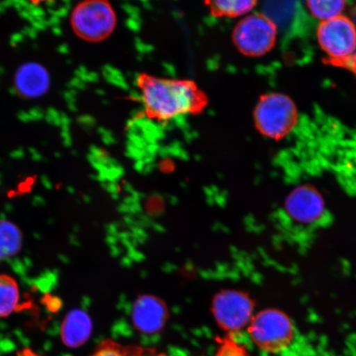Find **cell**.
Listing matches in <instances>:
<instances>
[{
  "mask_svg": "<svg viewBox=\"0 0 356 356\" xmlns=\"http://www.w3.org/2000/svg\"><path fill=\"white\" fill-rule=\"evenodd\" d=\"M92 331L90 317L81 309L70 311L62 322L61 341L70 348H78L86 344Z\"/></svg>",
  "mask_w": 356,
  "mask_h": 356,
  "instance_id": "11",
  "label": "cell"
},
{
  "mask_svg": "<svg viewBox=\"0 0 356 356\" xmlns=\"http://www.w3.org/2000/svg\"><path fill=\"white\" fill-rule=\"evenodd\" d=\"M60 136L62 142H63V145L66 148H70V147L72 146L73 140L70 134V127H61Z\"/></svg>",
  "mask_w": 356,
  "mask_h": 356,
  "instance_id": "21",
  "label": "cell"
},
{
  "mask_svg": "<svg viewBox=\"0 0 356 356\" xmlns=\"http://www.w3.org/2000/svg\"><path fill=\"white\" fill-rule=\"evenodd\" d=\"M70 8L71 2L67 1L66 0V1L63 2V6H60V8H54V10H49L47 11L51 16H56L61 19L62 17H65L69 15Z\"/></svg>",
  "mask_w": 356,
  "mask_h": 356,
  "instance_id": "20",
  "label": "cell"
},
{
  "mask_svg": "<svg viewBox=\"0 0 356 356\" xmlns=\"http://www.w3.org/2000/svg\"><path fill=\"white\" fill-rule=\"evenodd\" d=\"M51 83L49 71L38 62H26L21 65L15 75L17 95L26 99H39L46 95Z\"/></svg>",
  "mask_w": 356,
  "mask_h": 356,
  "instance_id": "10",
  "label": "cell"
},
{
  "mask_svg": "<svg viewBox=\"0 0 356 356\" xmlns=\"http://www.w3.org/2000/svg\"><path fill=\"white\" fill-rule=\"evenodd\" d=\"M286 209L293 220L309 224L323 216L325 206L319 191L314 186L304 185L298 186L288 195Z\"/></svg>",
  "mask_w": 356,
  "mask_h": 356,
  "instance_id": "8",
  "label": "cell"
},
{
  "mask_svg": "<svg viewBox=\"0 0 356 356\" xmlns=\"http://www.w3.org/2000/svg\"><path fill=\"white\" fill-rule=\"evenodd\" d=\"M67 87H68L69 89L76 90V89H83L84 86L81 79H79L77 77H74L71 79L70 82L67 83Z\"/></svg>",
  "mask_w": 356,
  "mask_h": 356,
  "instance_id": "25",
  "label": "cell"
},
{
  "mask_svg": "<svg viewBox=\"0 0 356 356\" xmlns=\"http://www.w3.org/2000/svg\"><path fill=\"white\" fill-rule=\"evenodd\" d=\"M131 318L138 331L154 334L165 326L168 312L166 305L159 298L144 296L138 298L134 304Z\"/></svg>",
  "mask_w": 356,
  "mask_h": 356,
  "instance_id": "9",
  "label": "cell"
},
{
  "mask_svg": "<svg viewBox=\"0 0 356 356\" xmlns=\"http://www.w3.org/2000/svg\"><path fill=\"white\" fill-rule=\"evenodd\" d=\"M76 95L77 91L73 90V89H69V90L63 92L64 99L67 102V105H68L69 110L72 111V113H75V111H77L76 104H75V102H76Z\"/></svg>",
  "mask_w": 356,
  "mask_h": 356,
  "instance_id": "19",
  "label": "cell"
},
{
  "mask_svg": "<svg viewBox=\"0 0 356 356\" xmlns=\"http://www.w3.org/2000/svg\"><path fill=\"white\" fill-rule=\"evenodd\" d=\"M13 3H15V1H4L2 2L3 6L6 8V10L7 8H13Z\"/></svg>",
  "mask_w": 356,
  "mask_h": 356,
  "instance_id": "38",
  "label": "cell"
},
{
  "mask_svg": "<svg viewBox=\"0 0 356 356\" xmlns=\"http://www.w3.org/2000/svg\"><path fill=\"white\" fill-rule=\"evenodd\" d=\"M215 356H250L245 347L236 341L231 335L218 339Z\"/></svg>",
  "mask_w": 356,
  "mask_h": 356,
  "instance_id": "16",
  "label": "cell"
},
{
  "mask_svg": "<svg viewBox=\"0 0 356 356\" xmlns=\"http://www.w3.org/2000/svg\"><path fill=\"white\" fill-rule=\"evenodd\" d=\"M71 119L68 115L61 113V127H70Z\"/></svg>",
  "mask_w": 356,
  "mask_h": 356,
  "instance_id": "32",
  "label": "cell"
},
{
  "mask_svg": "<svg viewBox=\"0 0 356 356\" xmlns=\"http://www.w3.org/2000/svg\"><path fill=\"white\" fill-rule=\"evenodd\" d=\"M297 118L295 102L279 92L262 96L254 110L257 130L270 139L279 140L288 135L295 127Z\"/></svg>",
  "mask_w": 356,
  "mask_h": 356,
  "instance_id": "2",
  "label": "cell"
},
{
  "mask_svg": "<svg viewBox=\"0 0 356 356\" xmlns=\"http://www.w3.org/2000/svg\"><path fill=\"white\" fill-rule=\"evenodd\" d=\"M19 284L15 278L6 274H0V318H7L19 304Z\"/></svg>",
  "mask_w": 356,
  "mask_h": 356,
  "instance_id": "14",
  "label": "cell"
},
{
  "mask_svg": "<svg viewBox=\"0 0 356 356\" xmlns=\"http://www.w3.org/2000/svg\"><path fill=\"white\" fill-rule=\"evenodd\" d=\"M254 302L248 293L234 289L218 293L212 301L211 311L222 331L231 333L241 331L250 324Z\"/></svg>",
  "mask_w": 356,
  "mask_h": 356,
  "instance_id": "6",
  "label": "cell"
},
{
  "mask_svg": "<svg viewBox=\"0 0 356 356\" xmlns=\"http://www.w3.org/2000/svg\"><path fill=\"white\" fill-rule=\"evenodd\" d=\"M19 16L22 17V19H24V20L29 21L30 24H32L33 20V17L32 15H30V13L28 10H22L19 13Z\"/></svg>",
  "mask_w": 356,
  "mask_h": 356,
  "instance_id": "33",
  "label": "cell"
},
{
  "mask_svg": "<svg viewBox=\"0 0 356 356\" xmlns=\"http://www.w3.org/2000/svg\"><path fill=\"white\" fill-rule=\"evenodd\" d=\"M317 35L320 47L333 60L348 59L356 51V28L347 17L322 22Z\"/></svg>",
  "mask_w": 356,
  "mask_h": 356,
  "instance_id": "7",
  "label": "cell"
},
{
  "mask_svg": "<svg viewBox=\"0 0 356 356\" xmlns=\"http://www.w3.org/2000/svg\"><path fill=\"white\" fill-rule=\"evenodd\" d=\"M29 113L31 118H32V122L42 121V120L44 118V115H46L44 110L39 108V106H35V108H31Z\"/></svg>",
  "mask_w": 356,
  "mask_h": 356,
  "instance_id": "22",
  "label": "cell"
},
{
  "mask_svg": "<svg viewBox=\"0 0 356 356\" xmlns=\"http://www.w3.org/2000/svg\"><path fill=\"white\" fill-rule=\"evenodd\" d=\"M22 234L12 222L0 220V261L15 256L21 250Z\"/></svg>",
  "mask_w": 356,
  "mask_h": 356,
  "instance_id": "12",
  "label": "cell"
},
{
  "mask_svg": "<svg viewBox=\"0 0 356 356\" xmlns=\"http://www.w3.org/2000/svg\"><path fill=\"white\" fill-rule=\"evenodd\" d=\"M31 26L37 31H44L48 28L47 19L44 17H39V19H35Z\"/></svg>",
  "mask_w": 356,
  "mask_h": 356,
  "instance_id": "24",
  "label": "cell"
},
{
  "mask_svg": "<svg viewBox=\"0 0 356 356\" xmlns=\"http://www.w3.org/2000/svg\"><path fill=\"white\" fill-rule=\"evenodd\" d=\"M307 7L312 15L322 22L331 21L337 17L342 16L346 8L344 1H330V0H323V1H309L307 3Z\"/></svg>",
  "mask_w": 356,
  "mask_h": 356,
  "instance_id": "15",
  "label": "cell"
},
{
  "mask_svg": "<svg viewBox=\"0 0 356 356\" xmlns=\"http://www.w3.org/2000/svg\"><path fill=\"white\" fill-rule=\"evenodd\" d=\"M44 119L52 127H60L61 126V113L54 108L47 109Z\"/></svg>",
  "mask_w": 356,
  "mask_h": 356,
  "instance_id": "18",
  "label": "cell"
},
{
  "mask_svg": "<svg viewBox=\"0 0 356 356\" xmlns=\"http://www.w3.org/2000/svg\"><path fill=\"white\" fill-rule=\"evenodd\" d=\"M21 33L24 34V37H28L33 40L37 38L38 31L34 29L32 26H25Z\"/></svg>",
  "mask_w": 356,
  "mask_h": 356,
  "instance_id": "27",
  "label": "cell"
},
{
  "mask_svg": "<svg viewBox=\"0 0 356 356\" xmlns=\"http://www.w3.org/2000/svg\"><path fill=\"white\" fill-rule=\"evenodd\" d=\"M25 37L22 33H15L11 35L10 38V44L12 47H15L17 44L24 42Z\"/></svg>",
  "mask_w": 356,
  "mask_h": 356,
  "instance_id": "26",
  "label": "cell"
},
{
  "mask_svg": "<svg viewBox=\"0 0 356 356\" xmlns=\"http://www.w3.org/2000/svg\"><path fill=\"white\" fill-rule=\"evenodd\" d=\"M4 73H6V69H4L3 66H0V76H2Z\"/></svg>",
  "mask_w": 356,
  "mask_h": 356,
  "instance_id": "40",
  "label": "cell"
},
{
  "mask_svg": "<svg viewBox=\"0 0 356 356\" xmlns=\"http://www.w3.org/2000/svg\"><path fill=\"white\" fill-rule=\"evenodd\" d=\"M30 13V15H32L33 19H39V17H44L47 13L44 12L42 7L39 6H35L33 2H31V7L28 10Z\"/></svg>",
  "mask_w": 356,
  "mask_h": 356,
  "instance_id": "23",
  "label": "cell"
},
{
  "mask_svg": "<svg viewBox=\"0 0 356 356\" xmlns=\"http://www.w3.org/2000/svg\"><path fill=\"white\" fill-rule=\"evenodd\" d=\"M51 31L53 34L56 35V37H60V35H63V31L60 28V26H54V28H51Z\"/></svg>",
  "mask_w": 356,
  "mask_h": 356,
  "instance_id": "36",
  "label": "cell"
},
{
  "mask_svg": "<svg viewBox=\"0 0 356 356\" xmlns=\"http://www.w3.org/2000/svg\"><path fill=\"white\" fill-rule=\"evenodd\" d=\"M56 3L55 1H47L46 2V6L47 10H54Z\"/></svg>",
  "mask_w": 356,
  "mask_h": 356,
  "instance_id": "37",
  "label": "cell"
},
{
  "mask_svg": "<svg viewBox=\"0 0 356 356\" xmlns=\"http://www.w3.org/2000/svg\"><path fill=\"white\" fill-rule=\"evenodd\" d=\"M127 356H167L159 350L138 346L126 347Z\"/></svg>",
  "mask_w": 356,
  "mask_h": 356,
  "instance_id": "17",
  "label": "cell"
},
{
  "mask_svg": "<svg viewBox=\"0 0 356 356\" xmlns=\"http://www.w3.org/2000/svg\"><path fill=\"white\" fill-rule=\"evenodd\" d=\"M117 15L113 6L104 0L80 3L71 15V24L80 38L99 42L108 38L117 26Z\"/></svg>",
  "mask_w": 356,
  "mask_h": 356,
  "instance_id": "5",
  "label": "cell"
},
{
  "mask_svg": "<svg viewBox=\"0 0 356 356\" xmlns=\"http://www.w3.org/2000/svg\"><path fill=\"white\" fill-rule=\"evenodd\" d=\"M136 83L146 115L158 122L199 114L208 104L206 93L191 80L141 73Z\"/></svg>",
  "mask_w": 356,
  "mask_h": 356,
  "instance_id": "1",
  "label": "cell"
},
{
  "mask_svg": "<svg viewBox=\"0 0 356 356\" xmlns=\"http://www.w3.org/2000/svg\"><path fill=\"white\" fill-rule=\"evenodd\" d=\"M29 152L34 160L42 159V155L39 153L38 149H35V148H29Z\"/></svg>",
  "mask_w": 356,
  "mask_h": 356,
  "instance_id": "35",
  "label": "cell"
},
{
  "mask_svg": "<svg viewBox=\"0 0 356 356\" xmlns=\"http://www.w3.org/2000/svg\"><path fill=\"white\" fill-rule=\"evenodd\" d=\"M17 119L24 123L32 122V118H31L29 111H19V113H17Z\"/></svg>",
  "mask_w": 356,
  "mask_h": 356,
  "instance_id": "28",
  "label": "cell"
},
{
  "mask_svg": "<svg viewBox=\"0 0 356 356\" xmlns=\"http://www.w3.org/2000/svg\"><path fill=\"white\" fill-rule=\"evenodd\" d=\"M277 26L261 13H249L234 26L233 42L243 55L259 57L268 53L277 42Z\"/></svg>",
  "mask_w": 356,
  "mask_h": 356,
  "instance_id": "4",
  "label": "cell"
},
{
  "mask_svg": "<svg viewBox=\"0 0 356 356\" xmlns=\"http://www.w3.org/2000/svg\"><path fill=\"white\" fill-rule=\"evenodd\" d=\"M8 92H10V93L12 96L17 95V89L15 88V87H11L10 89H8Z\"/></svg>",
  "mask_w": 356,
  "mask_h": 356,
  "instance_id": "39",
  "label": "cell"
},
{
  "mask_svg": "<svg viewBox=\"0 0 356 356\" xmlns=\"http://www.w3.org/2000/svg\"><path fill=\"white\" fill-rule=\"evenodd\" d=\"M25 155V151L22 148H17L12 151L10 156L13 159H22Z\"/></svg>",
  "mask_w": 356,
  "mask_h": 356,
  "instance_id": "31",
  "label": "cell"
},
{
  "mask_svg": "<svg viewBox=\"0 0 356 356\" xmlns=\"http://www.w3.org/2000/svg\"><path fill=\"white\" fill-rule=\"evenodd\" d=\"M213 16L216 17H243L250 13L254 8L256 1H244V0H218L207 3Z\"/></svg>",
  "mask_w": 356,
  "mask_h": 356,
  "instance_id": "13",
  "label": "cell"
},
{
  "mask_svg": "<svg viewBox=\"0 0 356 356\" xmlns=\"http://www.w3.org/2000/svg\"><path fill=\"white\" fill-rule=\"evenodd\" d=\"M17 356H42L35 353L34 350L30 348H24L17 353Z\"/></svg>",
  "mask_w": 356,
  "mask_h": 356,
  "instance_id": "29",
  "label": "cell"
},
{
  "mask_svg": "<svg viewBox=\"0 0 356 356\" xmlns=\"http://www.w3.org/2000/svg\"><path fill=\"white\" fill-rule=\"evenodd\" d=\"M248 332L258 348L267 353H278L291 343L293 326L282 311L270 309L262 310L252 318Z\"/></svg>",
  "mask_w": 356,
  "mask_h": 356,
  "instance_id": "3",
  "label": "cell"
},
{
  "mask_svg": "<svg viewBox=\"0 0 356 356\" xmlns=\"http://www.w3.org/2000/svg\"><path fill=\"white\" fill-rule=\"evenodd\" d=\"M60 19L56 16H51L47 19L48 26H51V28H54V26H60Z\"/></svg>",
  "mask_w": 356,
  "mask_h": 356,
  "instance_id": "30",
  "label": "cell"
},
{
  "mask_svg": "<svg viewBox=\"0 0 356 356\" xmlns=\"http://www.w3.org/2000/svg\"><path fill=\"white\" fill-rule=\"evenodd\" d=\"M58 52L61 55H67L70 53V47L66 43L60 44L57 48Z\"/></svg>",
  "mask_w": 356,
  "mask_h": 356,
  "instance_id": "34",
  "label": "cell"
}]
</instances>
